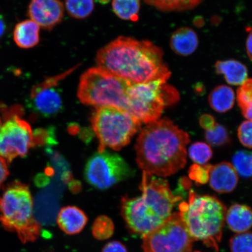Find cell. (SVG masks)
<instances>
[{
  "label": "cell",
  "mask_w": 252,
  "mask_h": 252,
  "mask_svg": "<svg viewBox=\"0 0 252 252\" xmlns=\"http://www.w3.org/2000/svg\"><path fill=\"white\" fill-rule=\"evenodd\" d=\"M134 174V170L121 156L106 150L90 157L84 171L88 184L102 190L132 177Z\"/></svg>",
  "instance_id": "30bf717a"
},
{
  "label": "cell",
  "mask_w": 252,
  "mask_h": 252,
  "mask_svg": "<svg viewBox=\"0 0 252 252\" xmlns=\"http://www.w3.org/2000/svg\"><path fill=\"white\" fill-rule=\"evenodd\" d=\"M140 189L141 196L122 198L121 212L129 231L143 237L171 217L181 198L173 194L168 181L145 172Z\"/></svg>",
  "instance_id": "3957f363"
},
{
  "label": "cell",
  "mask_w": 252,
  "mask_h": 252,
  "mask_svg": "<svg viewBox=\"0 0 252 252\" xmlns=\"http://www.w3.org/2000/svg\"><path fill=\"white\" fill-rule=\"evenodd\" d=\"M109 0H99V1L101 3H106L108 2Z\"/></svg>",
  "instance_id": "8d00e7d4"
},
{
  "label": "cell",
  "mask_w": 252,
  "mask_h": 252,
  "mask_svg": "<svg viewBox=\"0 0 252 252\" xmlns=\"http://www.w3.org/2000/svg\"><path fill=\"white\" fill-rule=\"evenodd\" d=\"M236 98L244 117L252 121V79H248L239 87Z\"/></svg>",
  "instance_id": "cb8c5ba5"
},
{
  "label": "cell",
  "mask_w": 252,
  "mask_h": 252,
  "mask_svg": "<svg viewBox=\"0 0 252 252\" xmlns=\"http://www.w3.org/2000/svg\"><path fill=\"white\" fill-rule=\"evenodd\" d=\"M40 27L35 22L27 20L15 25L13 37L19 47L28 49L38 45L40 41Z\"/></svg>",
  "instance_id": "ac0fdd59"
},
{
  "label": "cell",
  "mask_w": 252,
  "mask_h": 252,
  "mask_svg": "<svg viewBox=\"0 0 252 252\" xmlns=\"http://www.w3.org/2000/svg\"><path fill=\"white\" fill-rule=\"evenodd\" d=\"M239 141L244 146L252 149V121L242 123L238 130Z\"/></svg>",
  "instance_id": "4dcf8cb0"
},
{
  "label": "cell",
  "mask_w": 252,
  "mask_h": 252,
  "mask_svg": "<svg viewBox=\"0 0 252 252\" xmlns=\"http://www.w3.org/2000/svg\"><path fill=\"white\" fill-rule=\"evenodd\" d=\"M114 231V224L112 220L108 217L100 216L94 222L93 234L97 240H106L111 237Z\"/></svg>",
  "instance_id": "484cf974"
},
{
  "label": "cell",
  "mask_w": 252,
  "mask_h": 252,
  "mask_svg": "<svg viewBox=\"0 0 252 252\" xmlns=\"http://www.w3.org/2000/svg\"><path fill=\"white\" fill-rule=\"evenodd\" d=\"M7 163V161L0 156V187L7 179L9 175Z\"/></svg>",
  "instance_id": "836d02e7"
},
{
  "label": "cell",
  "mask_w": 252,
  "mask_h": 252,
  "mask_svg": "<svg viewBox=\"0 0 252 252\" xmlns=\"http://www.w3.org/2000/svg\"><path fill=\"white\" fill-rule=\"evenodd\" d=\"M191 252H198V251H194V252H193V251H192Z\"/></svg>",
  "instance_id": "74e56055"
},
{
  "label": "cell",
  "mask_w": 252,
  "mask_h": 252,
  "mask_svg": "<svg viewBox=\"0 0 252 252\" xmlns=\"http://www.w3.org/2000/svg\"><path fill=\"white\" fill-rule=\"evenodd\" d=\"M102 252H128L125 246L119 241H111L105 245Z\"/></svg>",
  "instance_id": "1f68e13d"
},
{
  "label": "cell",
  "mask_w": 252,
  "mask_h": 252,
  "mask_svg": "<svg viewBox=\"0 0 252 252\" xmlns=\"http://www.w3.org/2000/svg\"><path fill=\"white\" fill-rule=\"evenodd\" d=\"M216 124L215 119H214L212 116L210 115H204L201 116L200 119L201 127L203 128L206 131L212 129Z\"/></svg>",
  "instance_id": "d6a6232c"
},
{
  "label": "cell",
  "mask_w": 252,
  "mask_h": 252,
  "mask_svg": "<svg viewBox=\"0 0 252 252\" xmlns=\"http://www.w3.org/2000/svg\"><path fill=\"white\" fill-rule=\"evenodd\" d=\"M205 138L208 143L213 146H223L229 141L227 130L217 123L212 129L206 131Z\"/></svg>",
  "instance_id": "f1b7e54d"
},
{
  "label": "cell",
  "mask_w": 252,
  "mask_h": 252,
  "mask_svg": "<svg viewBox=\"0 0 252 252\" xmlns=\"http://www.w3.org/2000/svg\"><path fill=\"white\" fill-rule=\"evenodd\" d=\"M189 156L198 165L206 164L212 158L213 152L209 145L203 142H196L189 147Z\"/></svg>",
  "instance_id": "4316f807"
},
{
  "label": "cell",
  "mask_w": 252,
  "mask_h": 252,
  "mask_svg": "<svg viewBox=\"0 0 252 252\" xmlns=\"http://www.w3.org/2000/svg\"><path fill=\"white\" fill-rule=\"evenodd\" d=\"M235 100L234 91L231 87L224 85L214 88L209 96L211 108L219 113H225L231 109Z\"/></svg>",
  "instance_id": "ffe728a7"
},
{
  "label": "cell",
  "mask_w": 252,
  "mask_h": 252,
  "mask_svg": "<svg viewBox=\"0 0 252 252\" xmlns=\"http://www.w3.org/2000/svg\"><path fill=\"white\" fill-rule=\"evenodd\" d=\"M79 67L78 65L54 76L46 77L32 88L30 106L34 112L43 117H53L63 109V99L59 84Z\"/></svg>",
  "instance_id": "7c38bea8"
},
{
  "label": "cell",
  "mask_w": 252,
  "mask_h": 252,
  "mask_svg": "<svg viewBox=\"0 0 252 252\" xmlns=\"http://www.w3.org/2000/svg\"><path fill=\"white\" fill-rule=\"evenodd\" d=\"M190 138L171 120L164 118L142 129L135 144L137 165L143 172L167 177L184 168Z\"/></svg>",
  "instance_id": "7a4b0ae2"
},
{
  "label": "cell",
  "mask_w": 252,
  "mask_h": 252,
  "mask_svg": "<svg viewBox=\"0 0 252 252\" xmlns=\"http://www.w3.org/2000/svg\"><path fill=\"white\" fill-rule=\"evenodd\" d=\"M173 52L181 56H188L196 51L198 38L196 32L189 27L179 28L173 32L170 39Z\"/></svg>",
  "instance_id": "2e32d148"
},
{
  "label": "cell",
  "mask_w": 252,
  "mask_h": 252,
  "mask_svg": "<svg viewBox=\"0 0 252 252\" xmlns=\"http://www.w3.org/2000/svg\"><path fill=\"white\" fill-rule=\"evenodd\" d=\"M203 0H144L147 4L164 12L184 11L193 9Z\"/></svg>",
  "instance_id": "44dd1931"
},
{
  "label": "cell",
  "mask_w": 252,
  "mask_h": 252,
  "mask_svg": "<svg viewBox=\"0 0 252 252\" xmlns=\"http://www.w3.org/2000/svg\"><path fill=\"white\" fill-rule=\"evenodd\" d=\"M131 83L99 67H92L81 75L77 96L84 105L112 106L126 111Z\"/></svg>",
  "instance_id": "8992f818"
},
{
  "label": "cell",
  "mask_w": 252,
  "mask_h": 252,
  "mask_svg": "<svg viewBox=\"0 0 252 252\" xmlns=\"http://www.w3.org/2000/svg\"><path fill=\"white\" fill-rule=\"evenodd\" d=\"M142 238L144 252H191L194 242L179 213Z\"/></svg>",
  "instance_id": "8fae6325"
},
{
  "label": "cell",
  "mask_w": 252,
  "mask_h": 252,
  "mask_svg": "<svg viewBox=\"0 0 252 252\" xmlns=\"http://www.w3.org/2000/svg\"><path fill=\"white\" fill-rule=\"evenodd\" d=\"M179 207L186 228L193 240L202 241L218 252L225 222V205L215 196L198 195L191 190L188 202L182 203Z\"/></svg>",
  "instance_id": "277c9868"
},
{
  "label": "cell",
  "mask_w": 252,
  "mask_h": 252,
  "mask_svg": "<svg viewBox=\"0 0 252 252\" xmlns=\"http://www.w3.org/2000/svg\"><path fill=\"white\" fill-rule=\"evenodd\" d=\"M91 121L99 142L98 152L106 148L121 150L130 143L141 126L130 113L112 106L97 107Z\"/></svg>",
  "instance_id": "52a82bcc"
},
{
  "label": "cell",
  "mask_w": 252,
  "mask_h": 252,
  "mask_svg": "<svg viewBox=\"0 0 252 252\" xmlns=\"http://www.w3.org/2000/svg\"><path fill=\"white\" fill-rule=\"evenodd\" d=\"M88 222L86 214L79 208L67 206L60 210L57 222L63 232L68 235H76L80 233Z\"/></svg>",
  "instance_id": "9a60e30c"
},
{
  "label": "cell",
  "mask_w": 252,
  "mask_h": 252,
  "mask_svg": "<svg viewBox=\"0 0 252 252\" xmlns=\"http://www.w3.org/2000/svg\"><path fill=\"white\" fill-rule=\"evenodd\" d=\"M179 94L166 81L131 83L127 111L142 125L158 121L166 106L177 102Z\"/></svg>",
  "instance_id": "ba28073f"
},
{
  "label": "cell",
  "mask_w": 252,
  "mask_h": 252,
  "mask_svg": "<svg viewBox=\"0 0 252 252\" xmlns=\"http://www.w3.org/2000/svg\"><path fill=\"white\" fill-rule=\"evenodd\" d=\"M64 12L61 0H31L28 11L31 20L47 31H52L61 23Z\"/></svg>",
  "instance_id": "4fadbf2b"
},
{
  "label": "cell",
  "mask_w": 252,
  "mask_h": 252,
  "mask_svg": "<svg viewBox=\"0 0 252 252\" xmlns=\"http://www.w3.org/2000/svg\"><path fill=\"white\" fill-rule=\"evenodd\" d=\"M0 222L23 244L39 237L41 226L34 219L33 198L26 184L15 181L5 188L0 196Z\"/></svg>",
  "instance_id": "5b68a950"
},
{
  "label": "cell",
  "mask_w": 252,
  "mask_h": 252,
  "mask_svg": "<svg viewBox=\"0 0 252 252\" xmlns=\"http://www.w3.org/2000/svg\"><path fill=\"white\" fill-rule=\"evenodd\" d=\"M215 68L217 73L223 75L227 83L232 86H242L248 80L247 67L235 60L218 61L216 63Z\"/></svg>",
  "instance_id": "d6986e66"
},
{
  "label": "cell",
  "mask_w": 252,
  "mask_h": 252,
  "mask_svg": "<svg viewBox=\"0 0 252 252\" xmlns=\"http://www.w3.org/2000/svg\"><path fill=\"white\" fill-rule=\"evenodd\" d=\"M248 36L247 40V50L249 58L252 62V27L247 28Z\"/></svg>",
  "instance_id": "e575fe53"
},
{
  "label": "cell",
  "mask_w": 252,
  "mask_h": 252,
  "mask_svg": "<svg viewBox=\"0 0 252 252\" xmlns=\"http://www.w3.org/2000/svg\"><path fill=\"white\" fill-rule=\"evenodd\" d=\"M212 165H193L189 170V176L193 180L201 184H206L209 180V173Z\"/></svg>",
  "instance_id": "f546056e"
},
{
  "label": "cell",
  "mask_w": 252,
  "mask_h": 252,
  "mask_svg": "<svg viewBox=\"0 0 252 252\" xmlns=\"http://www.w3.org/2000/svg\"><path fill=\"white\" fill-rule=\"evenodd\" d=\"M6 28H7V27H6L5 20L2 16L0 14V39L4 36Z\"/></svg>",
  "instance_id": "d590c367"
},
{
  "label": "cell",
  "mask_w": 252,
  "mask_h": 252,
  "mask_svg": "<svg viewBox=\"0 0 252 252\" xmlns=\"http://www.w3.org/2000/svg\"><path fill=\"white\" fill-rule=\"evenodd\" d=\"M209 181L214 190L220 193H231L238 185V173L231 163L220 162L211 168Z\"/></svg>",
  "instance_id": "5bb4252c"
},
{
  "label": "cell",
  "mask_w": 252,
  "mask_h": 252,
  "mask_svg": "<svg viewBox=\"0 0 252 252\" xmlns=\"http://www.w3.org/2000/svg\"><path fill=\"white\" fill-rule=\"evenodd\" d=\"M23 115L21 105L8 106L0 103V156L8 163L16 158L26 156L37 142L36 134Z\"/></svg>",
  "instance_id": "9c48e42d"
},
{
  "label": "cell",
  "mask_w": 252,
  "mask_h": 252,
  "mask_svg": "<svg viewBox=\"0 0 252 252\" xmlns=\"http://www.w3.org/2000/svg\"><path fill=\"white\" fill-rule=\"evenodd\" d=\"M225 221L233 232H247L252 227V209L244 204L232 205L226 210Z\"/></svg>",
  "instance_id": "e0dca14e"
},
{
  "label": "cell",
  "mask_w": 252,
  "mask_h": 252,
  "mask_svg": "<svg viewBox=\"0 0 252 252\" xmlns=\"http://www.w3.org/2000/svg\"><path fill=\"white\" fill-rule=\"evenodd\" d=\"M65 7L70 17L83 20L93 13L94 0H65Z\"/></svg>",
  "instance_id": "603a6c76"
},
{
  "label": "cell",
  "mask_w": 252,
  "mask_h": 252,
  "mask_svg": "<svg viewBox=\"0 0 252 252\" xmlns=\"http://www.w3.org/2000/svg\"><path fill=\"white\" fill-rule=\"evenodd\" d=\"M229 247L231 252H252V232L234 235L229 241Z\"/></svg>",
  "instance_id": "83f0119b"
},
{
  "label": "cell",
  "mask_w": 252,
  "mask_h": 252,
  "mask_svg": "<svg viewBox=\"0 0 252 252\" xmlns=\"http://www.w3.org/2000/svg\"><path fill=\"white\" fill-rule=\"evenodd\" d=\"M113 12L119 18L136 22L140 9V0H113Z\"/></svg>",
  "instance_id": "7402d4cb"
},
{
  "label": "cell",
  "mask_w": 252,
  "mask_h": 252,
  "mask_svg": "<svg viewBox=\"0 0 252 252\" xmlns=\"http://www.w3.org/2000/svg\"><path fill=\"white\" fill-rule=\"evenodd\" d=\"M233 166L238 174L245 178L252 176V152L241 150L232 158Z\"/></svg>",
  "instance_id": "d4e9b609"
},
{
  "label": "cell",
  "mask_w": 252,
  "mask_h": 252,
  "mask_svg": "<svg viewBox=\"0 0 252 252\" xmlns=\"http://www.w3.org/2000/svg\"><path fill=\"white\" fill-rule=\"evenodd\" d=\"M160 47L149 40L120 36L97 52V67L137 84L168 81L171 72Z\"/></svg>",
  "instance_id": "6da1fadb"
}]
</instances>
